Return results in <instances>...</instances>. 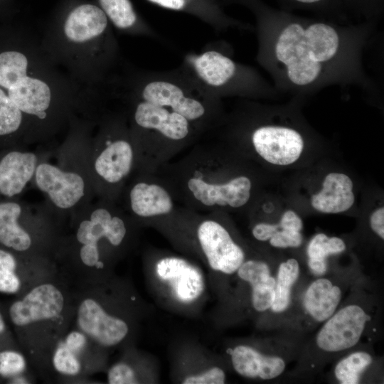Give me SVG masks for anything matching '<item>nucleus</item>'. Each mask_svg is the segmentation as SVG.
Segmentation results:
<instances>
[{"label": "nucleus", "instance_id": "473e14b6", "mask_svg": "<svg viewBox=\"0 0 384 384\" xmlns=\"http://www.w3.org/2000/svg\"><path fill=\"white\" fill-rule=\"evenodd\" d=\"M26 368L24 358L19 353L12 351L0 352V375L12 376L23 372Z\"/></svg>", "mask_w": 384, "mask_h": 384}, {"label": "nucleus", "instance_id": "c756f323", "mask_svg": "<svg viewBox=\"0 0 384 384\" xmlns=\"http://www.w3.org/2000/svg\"><path fill=\"white\" fill-rule=\"evenodd\" d=\"M349 16H353L359 22L378 23L383 14L384 0H340Z\"/></svg>", "mask_w": 384, "mask_h": 384}, {"label": "nucleus", "instance_id": "ea45409f", "mask_svg": "<svg viewBox=\"0 0 384 384\" xmlns=\"http://www.w3.org/2000/svg\"><path fill=\"white\" fill-rule=\"evenodd\" d=\"M16 266L14 256L8 252L0 250V272L9 270L14 272Z\"/></svg>", "mask_w": 384, "mask_h": 384}, {"label": "nucleus", "instance_id": "9d476101", "mask_svg": "<svg viewBox=\"0 0 384 384\" xmlns=\"http://www.w3.org/2000/svg\"><path fill=\"white\" fill-rule=\"evenodd\" d=\"M64 298L61 292L51 284L33 288L21 300L10 307L11 321L22 326L36 321L58 316L63 311Z\"/></svg>", "mask_w": 384, "mask_h": 384}, {"label": "nucleus", "instance_id": "412c9836", "mask_svg": "<svg viewBox=\"0 0 384 384\" xmlns=\"http://www.w3.org/2000/svg\"><path fill=\"white\" fill-rule=\"evenodd\" d=\"M302 227L300 217L294 211L289 210L282 214L279 223H257L252 233L258 240H269L270 245L274 247H297L302 242Z\"/></svg>", "mask_w": 384, "mask_h": 384}, {"label": "nucleus", "instance_id": "a878e982", "mask_svg": "<svg viewBox=\"0 0 384 384\" xmlns=\"http://www.w3.org/2000/svg\"><path fill=\"white\" fill-rule=\"evenodd\" d=\"M281 9L309 11L316 17L341 24L351 23L340 0H277Z\"/></svg>", "mask_w": 384, "mask_h": 384}, {"label": "nucleus", "instance_id": "6ab92c4d", "mask_svg": "<svg viewBox=\"0 0 384 384\" xmlns=\"http://www.w3.org/2000/svg\"><path fill=\"white\" fill-rule=\"evenodd\" d=\"M124 221L117 216H112L105 208L95 210L90 220H84L77 231V240L86 245H97L102 238H106L114 246L119 245L126 235Z\"/></svg>", "mask_w": 384, "mask_h": 384}, {"label": "nucleus", "instance_id": "39448f33", "mask_svg": "<svg viewBox=\"0 0 384 384\" xmlns=\"http://www.w3.org/2000/svg\"><path fill=\"white\" fill-rule=\"evenodd\" d=\"M186 188L193 201L204 208H238L249 201L252 183L243 175L226 181H218L200 166L186 176Z\"/></svg>", "mask_w": 384, "mask_h": 384}, {"label": "nucleus", "instance_id": "393cba45", "mask_svg": "<svg viewBox=\"0 0 384 384\" xmlns=\"http://www.w3.org/2000/svg\"><path fill=\"white\" fill-rule=\"evenodd\" d=\"M21 206L14 202L0 203V242L18 251L28 250L30 235L18 224Z\"/></svg>", "mask_w": 384, "mask_h": 384}, {"label": "nucleus", "instance_id": "cd10ccee", "mask_svg": "<svg viewBox=\"0 0 384 384\" xmlns=\"http://www.w3.org/2000/svg\"><path fill=\"white\" fill-rule=\"evenodd\" d=\"M299 274V265L297 260L291 258L279 265L275 279L274 296L270 307L272 311L280 313L289 306L291 289Z\"/></svg>", "mask_w": 384, "mask_h": 384}, {"label": "nucleus", "instance_id": "9b49d317", "mask_svg": "<svg viewBox=\"0 0 384 384\" xmlns=\"http://www.w3.org/2000/svg\"><path fill=\"white\" fill-rule=\"evenodd\" d=\"M38 187L48 194L58 208L67 209L75 205L83 196L82 178L73 172H65L55 166L41 164L36 169Z\"/></svg>", "mask_w": 384, "mask_h": 384}, {"label": "nucleus", "instance_id": "423d86ee", "mask_svg": "<svg viewBox=\"0 0 384 384\" xmlns=\"http://www.w3.org/2000/svg\"><path fill=\"white\" fill-rule=\"evenodd\" d=\"M250 140L256 152L265 161L279 166L295 162L302 154L304 141L297 129L286 125L262 124L255 127Z\"/></svg>", "mask_w": 384, "mask_h": 384}, {"label": "nucleus", "instance_id": "2f4dec72", "mask_svg": "<svg viewBox=\"0 0 384 384\" xmlns=\"http://www.w3.org/2000/svg\"><path fill=\"white\" fill-rule=\"evenodd\" d=\"M53 363L55 370L63 374L74 375L80 370V362L66 346L56 349Z\"/></svg>", "mask_w": 384, "mask_h": 384}, {"label": "nucleus", "instance_id": "72a5a7b5", "mask_svg": "<svg viewBox=\"0 0 384 384\" xmlns=\"http://www.w3.org/2000/svg\"><path fill=\"white\" fill-rule=\"evenodd\" d=\"M225 380L224 371L213 367L208 370L195 375L186 377L182 382L183 384H223Z\"/></svg>", "mask_w": 384, "mask_h": 384}, {"label": "nucleus", "instance_id": "5701e85b", "mask_svg": "<svg viewBox=\"0 0 384 384\" xmlns=\"http://www.w3.org/2000/svg\"><path fill=\"white\" fill-rule=\"evenodd\" d=\"M341 298V290L329 279L321 278L308 287L304 297L306 313L316 321L323 322L335 312Z\"/></svg>", "mask_w": 384, "mask_h": 384}, {"label": "nucleus", "instance_id": "f3484780", "mask_svg": "<svg viewBox=\"0 0 384 384\" xmlns=\"http://www.w3.org/2000/svg\"><path fill=\"white\" fill-rule=\"evenodd\" d=\"M36 156L11 151L0 161V193L6 196L20 193L36 171Z\"/></svg>", "mask_w": 384, "mask_h": 384}, {"label": "nucleus", "instance_id": "ddd939ff", "mask_svg": "<svg viewBox=\"0 0 384 384\" xmlns=\"http://www.w3.org/2000/svg\"><path fill=\"white\" fill-rule=\"evenodd\" d=\"M159 7L193 16L221 33L230 28L250 30L252 26L229 16L218 0H146Z\"/></svg>", "mask_w": 384, "mask_h": 384}, {"label": "nucleus", "instance_id": "b1692460", "mask_svg": "<svg viewBox=\"0 0 384 384\" xmlns=\"http://www.w3.org/2000/svg\"><path fill=\"white\" fill-rule=\"evenodd\" d=\"M110 22L119 30L158 38L159 35L136 11L131 0H98Z\"/></svg>", "mask_w": 384, "mask_h": 384}, {"label": "nucleus", "instance_id": "f03ea898", "mask_svg": "<svg viewBox=\"0 0 384 384\" xmlns=\"http://www.w3.org/2000/svg\"><path fill=\"white\" fill-rule=\"evenodd\" d=\"M137 136L151 146H181L218 122L221 99L200 87L179 66L142 70L127 80Z\"/></svg>", "mask_w": 384, "mask_h": 384}, {"label": "nucleus", "instance_id": "4468645a", "mask_svg": "<svg viewBox=\"0 0 384 384\" xmlns=\"http://www.w3.org/2000/svg\"><path fill=\"white\" fill-rule=\"evenodd\" d=\"M159 277L170 284L176 297L182 302L196 299L204 289L200 271L187 261L174 257H164L156 265Z\"/></svg>", "mask_w": 384, "mask_h": 384}, {"label": "nucleus", "instance_id": "20e7f679", "mask_svg": "<svg viewBox=\"0 0 384 384\" xmlns=\"http://www.w3.org/2000/svg\"><path fill=\"white\" fill-rule=\"evenodd\" d=\"M28 67V58L23 52L0 53V87L22 113L44 119L51 103L52 89L46 80L30 75Z\"/></svg>", "mask_w": 384, "mask_h": 384}, {"label": "nucleus", "instance_id": "7c9ffc66", "mask_svg": "<svg viewBox=\"0 0 384 384\" xmlns=\"http://www.w3.org/2000/svg\"><path fill=\"white\" fill-rule=\"evenodd\" d=\"M23 113L0 87V136L17 131L22 122Z\"/></svg>", "mask_w": 384, "mask_h": 384}, {"label": "nucleus", "instance_id": "f257e3e1", "mask_svg": "<svg viewBox=\"0 0 384 384\" xmlns=\"http://www.w3.org/2000/svg\"><path fill=\"white\" fill-rule=\"evenodd\" d=\"M252 14L257 40L256 60L278 91L302 97L328 86L378 90L367 75L363 54L377 23L341 24L275 9L263 0H218Z\"/></svg>", "mask_w": 384, "mask_h": 384}, {"label": "nucleus", "instance_id": "7ed1b4c3", "mask_svg": "<svg viewBox=\"0 0 384 384\" xmlns=\"http://www.w3.org/2000/svg\"><path fill=\"white\" fill-rule=\"evenodd\" d=\"M180 67L204 90L219 99L277 93L256 69L235 61L231 54L212 44L201 52L186 53Z\"/></svg>", "mask_w": 384, "mask_h": 384}, {"label": "nucleus", "instance_id": "0eeeda50", "mask_svg": "<svg viewBox=\"0 0 384 384\" xmlns=\"http://www.w3.org/2000/svg\"><path fill=\"white\" fill-rule=\"evenodd\" d=\"M369 319L360 306H346L326 320L316 335V343L326 352L348 349L358 343Z\"/></svg>", "mask_w": 384, "mask_h": 384}, {"label": "nucleus", "instance_id": "f704fd0d", "mask_svg": "<svg viewBox=\"0 0 384 384\" xmlns=\"http://www.w3.org/2000/svg\"><path fill=\"white\" fill-rule=\"evenodd\" d=\"M108 383L110 384H134L138 380L134 370L125 363L113 366L108 372Z\"/></svg>", "mask_w": 384, "mask_h": 384}, {"label": "nucleus", "instance_id": "c9c22d12", "mask_svg": "<svg viewBox=\"0 0 384 384\" xmlns=\"http://www.w3.org/2000/svg\"><path fill=\"white\" fill-rule=\"evenodd\" d=\"M21 287L18 277L14 272L5 270L0 272V292L15 293Z\"/></svg>", "mask_w": 384, "mask_h": 384}, {"label": "nucleus", "instance_id": "a19ab883", "mask_svg": "<svg viewBox=\"0 0 384 384\" xmlns=\"http://www.w3.org/2000/svg\"><path fill=\"white\" fill-rule=\"evenodd\" d=\"M4 329H5V324H4L3 318L0 314V334H1L4 331Z\"/></svg>", "mask_w": 384, "mask_h": 384}, {"label": "nucleus", "instance_id": "4c0bfd02", "mask_svg": "<svg viewBox=\"0 0 384 384\" xmlns=\"http://www.w3.org/2000/svg\"><path fill=\"white\" fill-rule=\"evenodd\" d=\"M370 225L374 233L384 239V208L375 210L370 217Z\"/></svg>", "mask_w": 384, "mask_h": 384}, {"label": "nucleus", "instance_id": "f8f14e48", "mask_svg": "<svg viewBox=\"0 0 384 384\" xmlns=\"http://www.w3.org/2000/svg\"><path fill=\"white\" fill-rule=\"evenodd\" d=\"M78 324L83 332L107 346L117 344L128 333V326L123 320L107 314L92 299H86L80 304Z\"/></svg>", "mask_w": 384, "mask_h": 384}, {"label": "nucleus", "instance_id": "6e6552de", "mask_svg": "<svg viewBox=\"0 0 384 384\" xmlns=\"http://www.w3.org/2000/svg\"><path fill=\"white\" fill-rule=\"evenodd\" d=\"M200 246L210 267L224 274L235 272L245 260L242 249L228 230L213 220L203 221L197 230Z\"/></svg>", "mask_w": 384, "mask_h": 384}, {"label": "nucleus", "instance_id": "e433bc0d", "mask_svg": "<svg viewBox=\"0 0 384 384\" xmlns=\"http://www.w3.org/2000/svg\"><path fill=\"white\" fill-rule=\"evenodd\" d=\"M80 255L81 260L87 266H96L99 262V251L97 245H83L80 249Z\"/></svg>", "mask_w": 384, "mask_h": 384}, {"label": "nucleus", "instance_id": "1a4fd4ad", "mask_svg": "<svg viewBox=\"0 0 384 384\" xmlns=\"http://www.w3.org/2000/svg\"><path fill=\"white\" fill-rule=\"evenodd\" d=\"M110 21L102 9L92 4H82L73 9L63 23L65 38L74 44L96 43L116 47Z\"/></svg>", "mask_w": 384, "mask_h": 384}, {"label": "nucleus", "instance_id": "4be33fe9", "mask_svg": "<svg viewBox=\"0 0 384 384\" xmlns=\"http://www.w3.org/2000/svg\"><path fill=\"white\" fill-rule=\"evenodd\" d=\"M238 276L252 287V303L257 311L270 309L274 296L275 279L271 276L269 266L264 262L244 261L237 270Z\"/></svg>", "mask_w": 384, "mask_h": 384}, {"label": "nucleus", "instance_id": "2eb2a0df", "mask_svg": "<svg viewBox=\"0 0 384 384\" xmlns=\"http://www.w3.org/2000/svg\"><path fill=\"white\" fill-rule=\"evenodd\" d=\"M354 201L353 182L349 176L330 173L325 177L321 190L311 196V204L319 212L338 213L348 210Z\"/></svg>", "mask_w": 384, "mask_h": 384}, {"label": "nucleus", "instance_id": "dca6fc26", "mask_svg": "<svg viewBox=\"0 0 384 384\" xmlns=\"http://www.w3.org/2000/svg\"><path fill=\"white\" fill-rule=\"evenodd\" d=\"M231 360L235 371L247 378L271 380L280 375L285 369V362L282 358L263 355L245 345L233 350Z\"/></svg>", "mask_w": 384, "mask_h": 384}, {"label": "nucleus", "instance_id": "aec40b11", "mask_svg": "<svg viewBox=\"0 0 384 384\" xmlns=\"http://www.w3.org/2000/svg\"><path fill=\"white\" fill-rule=\"evenodd\" d=\"M129 201L132 211L142 218L169 214L174 208L169 192L164 186L153 182L136 183L130 191Z\"/></svg>", "mask_w": 384, "mask_h": 384}, {"label": "nucleus", "instance_id": "bb28decb", "mask_svg": "<svg viewBox=\"0 0 384 384\" xmlns=\"http://www.w3.org/2000/svg\"><path fill=\"white\" fill-rule=\"evenodd\" d=\"M346 244L337 237H328L324 233L316 234L307 247L308 265L316 275L325 274L327 270V257L331 255L344 251Z\"/></svg>", "mask_w": 384, "mask_h": 384}, {"label": "nucleus", "instance_id": "58836bf2", "mask_svg": "<svg viewBox=\"0 0 384 384\" xmlns=\"http://www.w3.org/2000/svg\"><path fill=\"white\" fill-rule=\"evenodd\" d=\"M86 343L85 336L78 332L73 331L69 334L65 340V346L73 352L80 351Z\"/></svg>", "mask_w": 384, "mask_h": 384}, {"label": "nucleus", "instance_id": "a211bd4d", "mask_svg": "<svg viewBox=\"0 0 384 384\" xmlns=\"http://www.w3.org/2000/svg\"><path fill=\"white\" fill-rule=\"evenodd\" d=\"M134 161L131 143L124 138L110 140L97 156L95 169L97 174L110 183H116L127 176Z\"/></svg>", "mask_w": 384, "mask_h": 384}, {"label": "nucleus", "instance_id": "c85d7f7f", "mask_svg": "<svg viewBox=\"0 0 384 384\" xmlns=\"http://www.w3.org/2000/svg\"><path fill=\"white\" fill-rule=\"evenodd\" d=\"M372 361V356L367 352L353 353L337 363L334 369L335 376L342 384L358 383L361 373Z\"/></svg>", "mask_w": 384, "mask_h": 384}]
</instances>
